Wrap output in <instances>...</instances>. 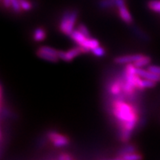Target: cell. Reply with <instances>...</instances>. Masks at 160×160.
<instances>
[{
	"label": "cell",
	"instance_id": "obj_1",
	"mask_svg": "<svg viewBox=\"0 0 160 160\" xmlns=\"http://www.w3.org/2000/svg\"><path fill=\"white\" fill-rule=\"evenodd\" d=\"M113 113L121 125L122 138L124 141L131 137V132L137 122V112L134 107L122 100H117L113 102Z\"/></svg>",
	"mask_w": 160,
	"mask_h": 160
},
{
	"label": "cell",
	"instance_id": "obj_2",
	"mask_svg": "<svg viewBox=\"0 0 160 160\" xmlns=\"http://www.w3.org/2000/svg\"><path fill=\"white\" fill-rule=\"evenodd\" d=\"M77 19V12L76 11H68L64 13L61 22H60V30L63 33L71 36L74 30V26Z\"/></svg>",
	"mask_w": 160,
	"mask_h": 160
},
{
	"label": "cell",
	"instance_id": "obj_3",
	"mask_svg": "<svg viewBox=\"0 0 160 160\" xmlns=\"http://www.w3.org/2000/svg\"><path fill=\"white\" fill-rule=\"evenodd\" d=\"M58 53H59V51H56L55 49L52 48L43 46V47H41L38 50L37 55L41 59H45L46 61L56 62L59 59Z\"/></svg>",
	"mask_w": 160,
	"mask_h": 160
},
{
	"label": "cell",
	"instance_id": "obj_4",
	"mask_svg": "<svg viewBox=\"0 0 160 160\" xmlns=\"http://www.w3.org/2000/svg\"><path fill=\"white\" fill-rule=\"evenodd\" d=\"M87 51L84 49L81 46H78V47L73 48L68 51H59L58 55H59V58L60 59H62L63 61L65 62H70L73 60L75 57L83 53H87Z\"/></svg>",
	"mask_w": 160,
	"mask_h": 160
},
{
	"label": "cell",
	"instance_id": "obj_5",
	"mask_svg": "<svg viewBox=\"0 0 160 160\" xmlns=\"http://www.w3.org/2000/svg\"><path fill=\"white\" fill-rule=\"evenodd\" d=\"M115 4L119 8V13L121 19L126 23H131L132 22L131 15L125 7L124 0H115Z\"/></svg>",
	"mask_w": 160,
	"mask_h": 160
},
{
	"label": "cell",
	"instance_id": "obj_6",
	"mask_svg": "<svg viewBox=\"0 0 160 160\" xmlns=\"http://www.w3.org/2000/svg\"><path fill=\"white\" fill-rule=\"evenodd\" d=\"M48 138L56 147H64L68 144V139L57 132H50L48 133Z\"/></svg>",
	"mask_w": 160,
	"mask_h": 160
},
{
	"label": "cell",
	"instance_id": "obj_7",
	"mask_svg": "<svg viewBox=\"0 0 160 160\" xmlns=\"http://www.w3.org/2000/svg\"><path fill=\"white\" fill-rule=\"evenodd\" d=\"M137 73L140 77L143 79H149L151 81L159 82H160V75L156 74L153 72L150 71L149 70H144L142 68H137Z\"/></svg>",
	"mask_w": 160,
	"mask_h": 160
},
{
	"label": "cell",
	"instance_id": "obj_8",
	"mask_svg": "<svg viewBox=\"0 0 160 160\" xmlns=\"http://www.w3.org/2000/svg\"><path fill=\"white\" fill-rule=\"evenodd\" d=\"M142 54H135V55H128L123 56V57H119L115 59V62L117 64H130L133 63L135 61L141 57Z\"/></svg>",
	"mask_w": 160,
	"mask_h": 160
},
{
	"label": "cell",
	"instance_id": "obj_9",
	"mask_svg": "<svg viewBox=\"0 0 160 160\" xmlns=\"http://www.w3.org/2000/svg\"><path fill=\"white\" fill-rule=\"evenodd\" d=\"M71 39L75 42L76 43H77L79 46H82L84 44V42L87 40L88 37H86L85 35H84L82 33H81L79 30L77 31H73L72 32L71 34Z\"/></svg>",
	"mask_w": 160,
	"mask_h": 160
},
{
	"label": "cell",
	"instance_id": "obj_10",
	"mask_svg": "<svg viewBox=\"0 0 160 160\" xmlns=\"http://www.w3.org/2000/svg\"><path fill=\"white\" fill-rule=\"evenodd\" d=\"M151 62V58L147 57V56L142 55L137 61H135L133 64L137 68H142L146 65H148Z\"/></svg>",
	"mask_w": 160,
	"mask_h": 160
},
{
	"label": "cell",
	"instance_id": "obj_11",
	"mask_svg": "<svg viewBox=\"0 0 160 160\" xmlns=\"http://www.w3.org/2000/svg\"><path fill=\"white\" fill-rule=\"evenodd\" d=\"M122 88V83L120 82L119 81H116L112 83L111 86H110L109 91L111 94L117 96L120 93Z\"/></svg>",
	"mask_w": 160,
	"mask_h": 160
},
{
	"label": "cell",
	"instance_id": "obj_12",
	"mask_svg": "<svg viewBox=\"0 0 160 160\" xmlns=\"http://www.w3.org/2000/svg\"><path fill=\"white\" fill-rule=\"evenodd\" d=\"M33 39L37 42H41L42 40L45 39L46 37L45 31H44V29L42 28H38L33 32Z\"/></svg>",
	"mask_w": 160,
	"mask_h": 160
},
{
	"label": "cell",
	"instance_id": "obj_13",
	"mask_svg": "<svg viewBox=\"0 0 160 160\" xmlns=\"http://www.w3.org/2000/svg\"><path fill=\"white\" fill-rule=\"evenodd\" d=\"M148 8L151 11L160 13V0H152L148 2Z\"/></svg>",
	"mask_w": 160,
	"mask_h": 160
},
{
	"label": "cell",
	"instance_id": "obj_14",
	"mask_svg": "<svg viewBox=\"0 0 160 160\" xmlns=\"http://www.w3.org/2000/svg\"><path fill=\"white\" fill-rule=\"evenodd\" d=\"M120 159L125 160H138L142 159V157L139 154H138V153H136L134 152H133V153H128V154L122 156Z\"/></svg>",
	"mask_w": 160,
	"mask_h": 160
},
{
	"label": "cell",
	"instance_id": "obj_15",
	"mask_svg": "<svg viewBox=\"0 0 160 160\" xmlns=\"http://www.w3.org/2000/svg\"><path fill=\"white\" fill-rule=\"evenodd\" d=\"M91 51H92V53H93V55H95L96 57H103L105 53V50H104L103 48L100 47V46H98V47L95 48L92 50Z\"/></svg>",
	"mask_w": 160,
	"mask_h": 160
},
{
	"label": "cell",
	"instance_id": "obj_16",
	"mask_svg": "<svg viewBox=\"0 0 160 160\" xmlns=\"http://www.w3.org/2000/svg\"><path fill=\"white\" fill-rule=\"evenodd\" d=\"M21 8L24 11H29L31 9L32 5L28 0H19Z\"/></svg>",
	"mask_w": 160,
	"mask_h": 160
},
{
	"label": "cell",
	"instance_id": "obj_17",
	"mask_svg": "<svg viewBox=\"0 0 160 160\" xmlns=\"http://www.w3.org/2000/svg\"><path fill=\"white\" fill-rule=\"evenodd\" d=\"M134 151H135L134 147H133V146L131 145H128L127 146V147L124 148H122L119 151V155L122 157L124 155L128 154V153H133V152Z\"/></svg>",
	"mask_w": 160,
	"mask_h": 160
},
{
	"label": "cell",
	"instance_id": "obj_18",
	"mask_svg": "<svg viewBox=\"0 0 160 160\" xmlns=\"http://www.w3.org/2000/svg\"><path fill=\"white\" fill-rule=\"evenodd\" d=\"M11 7L15 12H19L22 9L19 0H11Z\"/></svg>",
	"mask_w": 160,
	"mask_h": 160
},
{
	"label": "cell",
	"instance_id": "obj_19",
	"mask_svg": "<svg viewBox=\"0 0 160 160\" xmlns=\"http://www.w3.org/2000/svg\"><path fill=\"white\" fill-rule=\"evenodd\" d=\"M114 3L115 2L113 1V0H102V1H101V2H100V6H101L102 8H106L113 6Z\"/></svg>",
	"mask_w": 160,
	"mask_h": 160
},
{
	"label": "cell",
	"instance_id": "obj_20",
	"mask_svg": "<svg viewBox=\"0 0 160 160\" xmlns=\"http://www.w3.org/2000/svg\"><path fill=\"white\" fill-rule=\"evenodd\" d=\"M148 70H149L150 71L156 73V74L160 75V66L150 65L148 66Z\"/></svg>",
	"mask_w": 160,
	"mask_h": 160
},
{
	"label": "cell",
	"instance_id": "obj_21",
	"mask_svg": "<svg viewBox=\"0 0 160 160\" xmlns=\"http://www.w3.org/2000/svg\"><path fill=\"white\" fill-rule=\"evenodd\" d=\"M78 30L81 32V33H82L84 35H85L86 37H90V33H89V31L88 30L87 28L85 27L84 25H79V28H78Z\"/></svg>",
	"mask_w": 160,
	"mask_h": 160
},
{
	"label": "cell",
	"instance_id": "obj_22",
	"mask_svg": "<svg viewBox=\"0 0 160 160\" xmlns=\"http://www.w3.org/2000/svg\"><path fill=\"white\" fill-rule=\"evenodd\" d=\"M71 159L72 157L68 154H62L61 156H59V159H61V160H70Z\"/></svg>",
	"mask_w": 160,
	"mask_h": 160
},
{
	"label": "cell",
	"instance_id": "obj_23",
	"mask_svg": "<svg viewBox=\"0 0 160 160\" xmlns=\"http://www.w3.org/2000/svg\"><path fill=\"white\" fill-rule=\"evenodd\" d=\"M2 2L5 6V8H10L11 7V0H2Z\"/></svg>",
	"mask_w": 160,
	"mask_h": 160
},
{
	"label": "cell",
	"instance_id": "obj_24",
	"mask_svg": "<svg viewBox=\"0 0 160 160\" xmlns=\"http://www.w3.org/2000/svg\"><path fill=\"white\" fill-rule=\"evenodd\" d=\"M113 1H114V2H115V0H113Z\"/></svg>",
	"mask_w": 160,
	"mask_h": 160
}]
</instances>
